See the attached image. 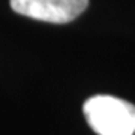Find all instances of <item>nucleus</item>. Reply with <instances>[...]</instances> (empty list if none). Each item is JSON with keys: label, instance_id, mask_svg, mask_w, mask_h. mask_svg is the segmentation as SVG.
I'll return each mask as SVG.
<instances>
[{"label": "nucleus", "instance_id": "f257e3e1", "mask_svg": "<svg viewBox=\"0 0 135 135\" xmlns=\"http://www.w3.org/2000/svg\"><path fill=\"white\" fill-rule=\"evenodd\" d=\"M84 117L98 135H134L135 105L110 95L89 98L84 105Z\"/></svg>", "mask_w": 135, "mask_h": 135}, {"label": "nucleus", "instance_id": "f03ea898", "mask_svg": "<svg viewBox=\"0 0 135 135\" xmlns=\"http://www.w3.org/2000/svg\"><path fill=\"white\" fill-rule=\"evenodd\" d=\"M89 6V0H11V8L29 18L66 24L81 15Z\"/></svg>", "mask_w": 135, "mask_h": 135}]
</instances>
